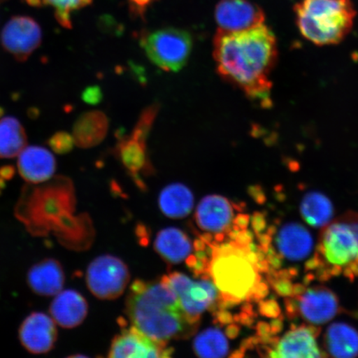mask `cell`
Listing matches in <instances>:
<instances>
[{"label":"cell","instance_id":"12","mask_svg":"<svg viewBox=\"0 0 358 358\" xmlns=\"http://www.w3.org/2000/svg\"><path fill=\"white\" fill-rule=\"evenodd\" d=\"M320 329L315 325L293 327L280 339L274 338L268 349L271 357H328L317 346V337Z\"/></svg>","mask_w":358,"mask_h":358},{"label":"cell","instance_id":"26","mask_svg":"<svg viewBox=\"0 0 358 358\" xmlns=\"http://www.w3.org/2000/svg\"><path fill=\"white\" fill-rule=\"evenodd\" d=\"M28 143L24 127L13 116L0 119V159L19 156Z\"/></svg>","mask_w":358,"mask_h":358},{"label":"cell","instance_id":"29","mask_svg":"<svg viewBox=\"0 0 358 358\" xmlns=\"http://www.w3.org/2000/svg\"><path fill=\"white\" fill-rule=\"evenodd\" d=\"M48 145L55 153L66 155L73 150L75 141L73 134L65 131H59L48 138Z\"/></svg>","mask_w":358,"mask_h":358},{"label":"cell","instance_id":"27","mask_svg":"<svg viewBox=\"0 0 358 358\" xmlns=\"http://www.w3.org/2000/svg\"><path fill=\"white\" fill-rule=\"evenodd\" d=\"M228 349L225 335L217 329L203 331L194 343V350L201 357H223L227 355Z\"/></svg>","mask_w":358,"mask_h":358},{"label":"cell","instance_id":"13","mask_svg":"<svg viewBox=\"0 0 358 358\" xmlns=\"http://www.w3.org/2000/svg\"><path fill=\"white\" fill-rule=\"evenodd\" d=\"M22 346L33 355H45L52 350L57 339V324L50 315L30 313L22 322L19 330Z\"/></svg>","mask_w":358,"mask_h":358},{"label":"cell","instance_id":"30","mask_svg":"<svg viewBox=\"0 0 358 358\" xmlns=\"http://www.w3.org/2000/svg\"><path fill=\"white\" fill-rule=\"evenodd\" d=\"M259 312L263 316L271 317V319H276L280 315L279 304L274 299H268L259 303Z\"/></svg>","mask_w":358,"mask_h":358},{"label":"cell","instance_id":"14","mask_svg":"<svg viewBox=\"0 0 358 358\" xmlns=\"http://www.w3.org/2000/svg\"><path fill=\"white\" fill-rule=\"evenodd\" d=\"M172 349L164 343L155 341L132 327L114 338L110 348V357H164L171 355Z\"/></svg>","mask_w":358,"mask_h":358},{"label":"cell","instance_id":"31","mask_svg":"<svg viewBox=\"0 0 358 358\" xmlns=\"http://www.w3.org/2000/svg\"><path fill=\"white\" fill-rule=\"evenodd\" d=\"M155 0H128L129 10L133 15L144 19L145 13Z\"/></svg>","mask_w":358,"mask_h":358},{"label":"cell","instance_id":"36","mask_svg":"<svg viewBox=\"0 0 358 358\" xmlns=\"http://www.w3.org/2000/svg\"><path fill=\"white\" fill-rule=\"evenodd\" d=\"M239 334L238 326L231 324L227 329V334L228 337L234 338Z\"/></svg>","mask_w":358,"mask_h":358},{"label":"cell","instance_id":"7","mask_svg":"<svg viewBox=\"0 0 358 358\" xmlns=\"http://www.w3.org/2000/svg\"><path fill=\"white\" fill-rule=\"evenodd\" d=\"M286 313L290 319L301 317L308 324L315 326L329 323L340 311L337 295L325 286L306 288L296 296L285 301Z\"/></svg>","mask_w":358,"mask_h":358},{"label":"cell","instance_id":"34","mask_svg":"<svg viewBox=\"0 0 358 358\" xmlns=\"http://www.w3.org/2000/svg\"><path fill=\"white\" fill-rule=\"evenodd\" d=\"M249 221L250 219L248 215L240 214L234 222L235 229L239 231L245 230L248 226Z\"/></svg>","mask_w":358,"mask_h":358},{"label":"cell","instance_id":"18","mask_svg":"<svg viewBox=\"0 0 358 358\" xmlns=\"http://www.w3.org/2000/svg\"><path fill=\"white\" fill-rule=\"evenodd\" d=\"M65 282L64 268L55 259H45L36 263L27 275L29 288L40 296H55L64 289Z\"/></svg>","mask_w":358,"mask_h":358},{"label":"cell","instance_id":"16","mask_svg":"<svg viewBox=\"0 0 358 358\" xmlns=\"http://www.w3.org/2000/svg\"><path fill=\"white\" fill-rule=\"evenodd\" d=\"M56 169L55 157L43 147H26L17 159V169L21 177L35 185L51 179L55 176Z\"/></svg>","mask_w":358,"mask_h":358},{"label":"cell","instance_id":"11","mask_svg":"<svg viewBox=\"0 0 358 358\" xmlns=\"http://www.w3.org/2000/svg\"><path fill=\"white\" fill-rule=\"evenodd\" d=\"M218 30L234 33L264 24L265 12L250 0H221L215 8Z\"/></svg>","mask_w":358,"mask_h":358},{"label":"cell","instance_id":"17","mask_svg":"<svg viewBox=\"0 0 358 358\" xmlns=\"http://www.w3.org/2000/svg\"><path fill=\"white\" fill-rule=\"evenodd\" d=\"M196 219L201 229L220 234L229 230L234 224V209L230 201L224 196L209 195L201 201Z\"/></svg>","mask_w":358,"mask_h":358},{"label":"cell","instance_id":"20","mask_svg":"<svg viewBox=\"0 0 358 358\" xmlns=\"http://www.w3.org/2000/svg\"><path fill=\"white\" fill-rule=\"evenodd\" d=\"M147 140L148 138L132 131L131 136L120 138L115 146V155L120 162L136 178L140 173L151 169Z\"/></svg>","mask_w":358,"mask_h":358},{"label":"cell","instance_id":"9","mask_svg":"<svg viewBox=\"0 0 358 358\" xmlns=\"http://www.w3.org/2000/svg\"><path fill=\"white\" fill-rule=\"evenodd\" d=\"M164 279L177 294L192 323L199 324L201 313L212 308L220 299L217 286L208 278L194 281L182 273L174 272Z\"/></svg>","mask_w":358,"mask_h":358},{"label":"cell","instance_id":"33","mask_svg":"<svg viewBox=\"0 0 358 358\" xmlns=\"http://www.w3.org/2000/svg\"><path fill=\"white\" fill-rule=\"evenodd\" d=\"M252 227L257 234L266 229V219L261 213L254 214L252 219Z\"/></svg>","mask_w":358,"mask_h":358},{"label":"cell","instance_id":"22","mask_svg":"<svg viewBox=\"0 0 358 358\" xmlns=\"http://www.w3.org/2000/svg\"><path fill=\"white\" fill-rule=\"evenodd\" d=\"M324 347L327 356L352 358L358 356V332L345 323H334L326 330Z\"/></svg>","mask_w":358,"mask_h":358},{"label":"cell","instance_id":"21","mask_svg":"<svg viewBox=\"0 0 358 358\" xmlns=\"http://www.w3.org/2000/svg\"><path fill=\"white\" fill-rule=\"evenodd\" d=\"M109 120L100 110H91L80 115L73 127L75 145L82 149L97 146L105 140Z\"/></svg>","mask_w":358,"mask_h":358},{"label":"cell","instance_id":"8","mask_svg":"<svg viewBox=\"0 0 358 358\" xmlns=\"http://www.w3.org/2000/svg\"><path fill=\"white\" fill-rule=\"evenodd\" d=\"M129 273L127 265L117 257L104 255L90 264L86 275L87 287L100 299H117L127 288Z\"/></svg>","mask_w":358,"mask_h":358},{"label":"cell","instance_id":"24","mask_svg":"<svg viewBox=\"0 0 358 358\" xmlns=\"http://www.w3.org/2000/svg\"><path fill=\"white\" fill-rule=\"evenodd\" d=\"M159 208L168 217H185L194 208V195L187 186L182 183H173L161 192Z\"/></svg>","mask_w":358,"mask_h":358},{"label":"cell","instance_id":"15","mask_svg":"<svg viewBox=\"0 0 358 358\" xmlns=\"http://www.w3.org/2000/svg\"><path fill=\"white\" fill-rule=\"evenodd\" d=\"M53 297L49 313L57 325L64 329H74L86 320L88 303L78 291L64 289Z\"/></svg>","mask_w":358,"mask_h":358},{"label":"cell","instance_id":"4","mask_svg":"<svg viewBox=\"0 0 358 358\" xmlns=\"http://www.w3.org/2000/svg\"><path fill=\"white\" fill-rule=\"evenodd\" d=\"M320 280L358 276V213L348 212L322 228L315 256L306 264Z\"/></svg>","mask_w":358,"mask_h":358},{"label":"cell","instance_id":"5","mask_svg":"<svg viewBox=\"0 0 358 358\" xmlns=\"http://www.w3.org/2000/svg\"><path fill=\"white\" fill-rule=\"evenodd\" d=\"M294 13L299 32L317 46L343 41L357 15L352 0H301L294 6Z\"/></svg>","mask_w":358,"mask_h":358},{"label":"cell","instance_id":"3","mask_svg":"<svg viewBox=\"0 0 358 358\" xmlns=\"http://www.w3.org/2000/svg\"><path fill=\"white\" fill-rule=\"evenodd\" d=\"M212 246L208 273L221 293L219 308L231 307L243 301H252L255 289L262 281L258 263L266 259L255 252L252 243L234 240L231 243Z\"/></svg>","mask_w":358,"mask_h":358},{"label":"cell","instance_id":"19","mask_svg":"<svg viewBox=\"0 0 358 358\" xmlns=\"http://www.w3.org/2000/svg\"><path fill=\"white\" fill-rule=\"evenodd\" d=\"M275 243L281 257L299 262L310 256L313 246L310 232L301 224L286 223L277 232Z\"/></svg>","mask_w":358,"mask_h":358},{"label":"cell","instance_id":"6","mask_svg":"<svg viewBox=\"0 0 358 358\" xmlns=\"http://www.w3.org/2000/svg\"><path fill=\"white\" fill-rule=\"evenodd\" d=\"M141 44L146 55L159 69L180 71L189 61L192 48V38L187 31L165 28L142 35Z\"/></svg>","mask_w":358,"mask_h":358},{"label":"cell","instance_id":"10","mask_svg":"<svg viewBox=\"0 0 358 358\" xmlns=\"http://www.w3.org/2000/svg\"><path fill=\"white\" fill-rule=\"evenodd\" d=\"M41 27L33 17L15 16L4 25L0 42L4 50L17 61L25 62L41 45Z\"/></svg>","mask_w":358,"mask_h":358},{"label":"cell","instance_id":"28","mask_svg":"<svg viewBox=\"0 0 358 358\" xmlns=\"http://www.w3.org/2000/svg\"><path fill=\"white\" fill-rule=\"evenodd\" d=\"M34 7H52L55 10V17L59 24L66 29H71V13L82 10L91 4L93 0H26Z\"/></svg>","mask_w":358,"mask_h":358},{"label":"cell","instance_id":"2","mask_svg":"<svg viewBox=\"0 0 358 358\" xmlns=\"http://www.w3.org/2000/svg\"><path fill=\"white\" fill-rule=\"evenodd\" d=\"M127 304L133 327L155 341L166 343L169 340L189 337L198 327L164 278L158 283L134 282Z\"/></svg>","mask_w":358,"mask_h":358},{"label":"cell","instance_id":"35","mask_svg":"<svg viewBox=\"0 0 358 358\" xmlns=\"http://www.w3.org/2000/svg\"><path fill=\"white\" fill-rule=\"evenodd\" d=\"M217 320L220 323L224 324H231L232 322V316L229 313L223 310L217 313Z\"/></svg>","mask_w":358,"mask_h":358},{"label":"cell","instance_id":"1","mask_svg":"<svg viewBox=\"0 0 358 358\" xmlns=\"http://www.w3.org/2000/svg\"><path fill=\"white\" fill-rule=\"evenodd\" d=\"M217 73L262 106L271 105V74L278 60L275 35L265 24L240 32L217 30L213 40Z\"/></svg>","mask_w":358,"mask_h":358},{"label":"cell","instance_id":"23","mask_svg":"<svg viewBox=\"0 0 358 358\" xmlns=\"http://www.w3.org/2000/svg\"><path fill=\"white\" fill-rule=\"evenodd\" d=\"M155 248L167 262L177 264L189 257L192 244L189 237L182 231L169 227L157 236Z\"/></svg>","mask_w":358,"mask_h":358},{"label":"cell","instance_id":"25","mask_svg":"<svg viewBox=\"0 0 358 358\" xmlns=\"http://www.w3.org/2000/svg\"><path fill=\"white\" fill-rule=\"evenodd\" d=\"M299 210L303 220L315 228H323L333 220L334 206L321 192H310L304 195Z\"/></svg>","mask_w":358,"mask_h":358},{"label":"cell","instance_id":"32","mask_svg":"<svg viewBox=\"0 0 358 358\" xmlns=\"http://www.w3.org/2000/svg\"><path fill=\"white\" fill-rule=\"evenodd\" d=\"M83 99L88 104L96 105L101 100L102 94L100 87H88L83 93Z\"/></svg>","mask_w":358,"mask_h":358}]
</instances>
